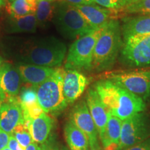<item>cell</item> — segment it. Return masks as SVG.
Here are the masks:
<instances>
[{
	"label": "cell",
	"mask_w": 150,
	"mask_h": 150,
	"mask_svg": "<svg viewBox=\"0 0 150 150\" xmlns=\"http://www.w3.org/2000/svg\"><path fill=\"white\" fill-rule=\"evenodd\" d=\"M93 88L109 113L122 121L145 110V103L140 97L109 79L97 81Z\"/></svg>",
	"instance_id": "obj_1"
},
{
	"label": "cell",
	"mask_w": 150,
	"mask_h": 150,
	"mask_svg": "<svg viewBox=\"0 0 150 150\" xmlns=\"http://www.w3.org/2000/svg\"><path fill=\"white\" fill-rule=\"evenodd\" d=\"M123 44L121 26L117 19L110 20L102 29L93 52L92 70L106 72L114 66Z\"/></svg>",
	"instance_id": "obj_2"
},
{
	"label": "cell",
	"mask_w": 150,
	"mask_h": 150,
	"mask_svg": "<svg viewBox=\"0 0 150 150\" xmlns=\"http://www.w3.org/2000/svg\"><path fill=\"white\" fill-rule=\"evenodd\" d=\"M67 53L66 45L53 36L35 39L22 48L20 53L22 63L52 68L59 67Z\"/></svg>",
	"instance_id": "obj_3"
},
{
	"label": "cell",
	"mask_w": 150,
	"mask_h": 150,
	"mask_svg": "<svg viewBox=\"0 0 150 150\" xmlns=\"http://www.w3.org/2000/svg\"><path fill=\"white\" fill-rule=\"evenodd\" d=\"M64 69L56 67L51 76L36 88L39 105L47 114L57 115L67 106L63 95Z\"/></svg>",
	"instance_id": "obj_4"
},
{
	"label": "cell",
	"mask_w": 150,
	"mask_h": 150,
	"mask_svg": "<svg viewBox=\"0 0 150 150\" xmlns=\"http://www.w3.org/2000/svg\"><path fill=\"white\" fill-rule=\"evenodd\" d=\"M53 20L60 34L68 40H76L95 30L74 6L63 1L56 4Z\"/></svg>",
	"instance_id": "obj_5"
},
{
	"label": "cell",
	"mask_w": 150,
	"mask_h": 150,
	"mask_svg": "<svg viewBox=\"0 0 150 150\" xmlns=\"http://www.w3.org/2000/svg\"><path fill=\"white\" fill-rule=\"evenodd\" d=\"M102 31L93 30L74 40L67 52L65 70H92L94 49Z\"/></svg>",
	"instance_id": "obj_6"
},
{
	"label": "cell",
	"mask_w": 150,
	"mask_h": 150,
	"mask_svg": "<svg viewBox=\"0 0 150 150\" xmlns=\"http://www.w3.org/2000/svg\"><path fill=\"white\" fill-rule=\"evenodd\" d=\"M120 61L128 67L150 66V35L123 39Z\"/></svg>",
	"instance_id": "obj_7"
},
{
	"label": "cell",
	"mask_w": 150,
	"mask_h": 150,
	"mask_svg": "<svg viewBox=\"0 0 150 150\" xmlns=\"http://www.w3.org/2000/svg\"><path fill=\"white\" fill-rule=\"evenodd\" d=\"M103 79L125 88L144 102L150 99V70L110 72L104 74Z\"/></svg>",
	"instance_id": "obj_8"
},
{
	"label": "cell",
	"mask_w": 150,
	"mask_h": 150,
	"mask_svg": "<svg viewBox=\"0 0 150 150\" xmlns=\"http://www.w3.org/2000/svg\"><path fill=\"white\" fill-rule=\"evenodd\" d=\"M149 138V117L144 111L138 112L122 121L120 143L118 150H125Z\"/></svg>",
	"instance_id": "obj_9"
},
{
	"label": "cell",
	"mask_w": 150,
	"mask_h": 150,
	"mask_svg": "<svg viewBox=\"0 0 150 150\" xmlns=\"http://www.w3.org/2000/svg\"><path fill=\"white\" fill-rule=\"evenodd\" d=\"M22 79L16 67L4 62L0 68V98L4 103L18 102Z\"/></svg>",
	"instance_id": "obj_10"
},
{
	"label": "cell",
	"mask_w": 150,
	"mask_h": 150,
	"mask_svg": "<svg viewBox=\"0 0 150 150\" xmlns=\"http://www.w3.org/2000/svg\"><path fill=\"white\" fill-rule=\"evenodd\" d=\"M89 139L90 147L99 145L98 131L85 100H81L74 105L70 112V120Z\"/></svg>",
	"instance_id": "obj_11"
},
{
	"label": "cell",
	"mask_w": 150,
	"mask_h": 150,
	"mask_svg": "<svg viewBox=\"0 0 150 150\" xmlns=\"http://www.w3.org/2000/svg\"><path fill=\"white\" fill-rule=\"evenodd\" d=\"M74 6L95 30L103 29L110 20L117 19V16H119L118 11L104 8L96 4Z\"/></svg>",
	"instance_id": "obj_12"
},
{
	"label": "cell",
	"mask_w": 150,
	"mask_h": 150,
	"mask_svg": "<svg viewBox=\"0 0 150 150\" xmlns=\"http://www.w3.org/2000/svg\"><path fill=\"white\" fill-rule=\"evenodd\" d=\"M89 80L79 71L64 70L63 95L67 104H73L83 93Z\"/></svg>",
	"instance_id": "obj_13"
},
{
	"label": "cell",
	"mask_w": 150,
	"mask_h": 150,
	"mask_svg": "<svg viewBox=\"0 0 150 150\" xmlns=\"http://www.w3.org/2000/svg\"><path fill=\"white\" fill-rule=\"evenodd\" d=\"M86 102L96 125L99 137L101 139L104 136L107 125L109 112L93 88L88 90L86 95Z\"/></svg>",
	"instance_id": "obj_14"
},
{
	"label": "cell",
	"mask_w": 150,
	"mask_h": 150,
	"mask_svg": "<svg viewBox=\"0 0 150 150\" xmlns=\"http://www.w3.org/2000/svg\"><path fill=\"white\" fill-rule=\"evenodd\" d=\"M18 102L23 110L24 123L28 127L31 120L44 112L38 102L36 88L33 86L24 87L20 90Z\"/></svg>",
	"instance_id": "obj_15"
},
{
	"label": "cell",
	"mask_w": 150,
	"mask_h": 150,
	"mask_svg": "<svg viewBox=\"0 0 150 150\" xmlns=\"http://www.w3.org/2000/svg\"><path fill=\"white\" fill-rule=\"evenodd\" d=\"M16 67L22 81L36 88L52 76L56 69L24 63H19Z\"/></svg>",
	"instance_id": "obj_16"
},
{
	"label": "cell",
	"mask_w": 150,
	"mask_h": 150,
	"mask_svg": "<svg viewBox=\"0 0 150 150\" xmlns=\"http://www.w3.org/2000/svg\"><path fill=\"white\" fill-rule=\"evenodd\" d=\"M24 122L23 110L18 102L4 103L0 108V129L11 135L18 125Z\"/></svg>",
	"instance_id": "obj_17"
},
{
	"label": "cell",
	"mask_w": 150,
	"mask_h": 150,
	"mask_svg": "<svg viewBox=\"0 0 150 150\" xmlns=\"http://www.w3.org/2000/svg\"><path fill=\"white\" fill-rule=\"evenodd\" d=\"M122 38L150 35V15H139L122 19Z\"/></svg>",
	"instance_id": "obj_18"
},
{
	"label": "cell",
	"mask_w": 150,
	"mask_h": 150,
	"mask_svg": "<svg viewBox=\"0 0 150 150\" xmlns=\"http://www.w3.org/2000/svg\"><path fill=\"white\" fill-rule=\"evenodd\" d=\"M54 120L45 112L31 121L29 129L33 140L37 144L45 143L53 128Z\"/></svg>",
	"instance_id": "obj_19"
},
{
	"label": "cell",
	"mask_w": 150,
	"mask_h": 150,
	"mask_svg": "<svg viewBox=\"0 0 150 150\" xmlns=\"http://www.w3.org/2000/svg\"><path fill=\"white\" fill-rule=\"evenodd\" d=\"M122 121L111 115H108V122L104 136L101 138L103 149L118 150L121 138V128Z\"/></svg>",
	"instance_id": "obj_20"
},
{
	"label": "cell",
	"mask_w": 150,
	"mask_h": 150,
	"mask_svg": "<svg viewBox=\"0 0 150 150\" xmlns=\"http://www.w3.org/2000/svg\"><path fill=\"white\" fill-rule=\"evenodd\" d=\"M64 135L70 150L89 149L90 144L88 136L71 120L65 124Z\"/></svg>",
	"instance_id": "obj_21"
},
{
	"label": "cell",
	"mask_w": 150,
	"mask_h": 150,
	"mask_svg": "<svg viewBox=\"0 0 150 150\" xmlns=\"http://www.w3.org/2000/svg\"><path fill=\"white\" fill-rule=\"evenodd\" d=\"M38 22L35 14L22 17H10L6 21L5 30L8 33H34Z\"/></svg>",
	"instance_id": "obj_22"
},
{
	"label": "cell",
	"mask_w": 150,
	"mask_h": 150,
	"mask_svg": "<svg viewBox=\"0 0 150 150\" xmlns=\"http://www.w3.org/2000/svg\"><path fill=\"white\" fill-rule=\"evenodd\" d=\"M40 0H14L6 6L7 12L11 17H22L35 14L38 3Z\"/></svg>",
	"instance_id": "obj_23"
},
{
	"label": "cell",
	"mask_w": 150,
	"mask_h": 150,
	"mask_svg": "<svg viewBox=\"0 0 150 150\" xmlns=\"http://www.w3.org/2000/svg\"><path fill=\"white\" fill-rule=\"evenodd\" d=\"M56 4L53 0H40L35 15L38 26H45L54 18Z\"/></svg>",
	"instance_id": "obj_24"
},
{
	"label": "cell",
	"mask_w": 150,
	"mask_h": 150,
	"mask_svg": "<svg viewBox=\"0 0 150 150\" xmlns=\"http://www.w3.org/2000/svg\"><path fill=\"white\" fill-rule=\"evenodd\" d=\"M11 135L16 138L19 144L24 149H26L28 146H29L33 142H34L31 137L29 127L24 122L18 125L14 129Z\"/></svg>",
	"instance_id": "obj_25"
},
{
	"label": "cell",
	"mask_w": 150,
	"mask_h": 150,
	"mask_svg": "<svg viewBox=\"0 0 150 150\" xmlns=\"http://www.w3.org/2000/svg\"><path fill=\"white\" fill-rule=\"evenodd\" d=\"M150 15V0H140L123 7L119 12L120 14Z\"/></svg>",
	"instance_id": "obj_26"
},
{
	"label": "cell",
	"mask_w": 150,
	"mask_h": 150,
	"mask_svg": "<svg viewBox=\"0 0 150 150\" xmlns=\"http://www.w3.org/2000/svg\"><path fill=\"white\" fill-rule=\"evenodd\" d=\"M94 2L104 8L118 12H120L123 8L121 0H94Z\"/></svg>",
	"instance_id": "obj_27"
},
{
	"label": "cell",
	"mask_w": 150,
	"mask_h": 150,
	"mask_svg": "<svg viewBox=\"0 0 150 150\" xmlns=\"http://www.w3.org/2000/svg\"><path fill=\"white\" fill-rule=\"evenodd\" d=\"M125 150H150V138Z\"/></svg>",
	"instance_id": "obj_28"
},
{
	"label": "cell",
	"mask_w": 150,
	"mask_h": 150,
	"mask_svg": "<svg viewBox=\"0 0 150 150\" xmlns=\"http://www.w3.org/2000/svg\"><path fill=\"white\" fill-rule=\"evenodd\" d=\"M10 135L0 129V150H4L8 147Z\"/></svg>",
	"instance_id": "obj_29"
},
{
	"label": "cell",
	"mask_w": 150,
	"mask_h": 150,
	"mask_svg": "<svg viewBox=\"0 0 150 150\" xmlns=\"http://www.w3.org/2000/svg\"><path fill=\"white\" fill-rule=\"evenodd\" d=\"M8 148L10 150H25L19 144V142L17 141V140L12 135H10Z\"/></svg>",
	"instance_id": "obj_30"
},
{
	"label": "cell",
	"mask_w": 150,
	"mask_h": 150,
	"mask_svg": "<svg viewBox=\"0 0 150 150\" xmlns=\"http://www.w3.org/2000/svg\"><path fill=\"white\" fill-rule=\"evenodd\" d=\"M63 1L72 6L88 5L95 4L94 0H63Z\"/></svg>",
	"instance_id": "obj_31"
},
{
	"label": "cell",
	"mask_w": 150,
	"mask_h": 150,
	"mask_svg": "<svg viewBox=\"0 0 150 150\" xmlns=\"http://www.w3.org/2000/svg\"><path fill=\"white\" fill-rule=\"evenodd\" d=\"M40 147L42 150H61L57 145L52 142L47 141L45 143L40 145Z\"/></svg>",
	"instance_id": "obj_32"
},
{
	"label": "cell",
	"mask_w": 150,
	"mask_h": 150,
	"mask_svg": "<svg viewBox=\"0 0 150 150\" xmlns=\"http://www.w3.org/2000/svg\"><path fill=\"white\" fill-rule=\"evenodd\" d=\"M38 147H39V145H38V144L36 143V142H33L31 145H30L29 146H28V147L26 148L25 150H38Z\"/></svg>",
	"instance_id": "obj_33"
},
{
	"label": "cell",
	"mask_w": 150,
	"mask_h": 150,
	"mask_svg": "<svg viewBox=\"0 0 150 150\" xmlns=\"http://www.w3.org/2000/svg\"><path fill=\"white\" fill-rule=\"evenodd\" d=\"M88 150H102V149H101L100 145H97V146H94V147H89Z\"/></svg>",
	"instance_id": "obj_34"
},
{
	"label": "cell",
	"mask_w": 150,
	"mask_h": 150,
	"mask_svg": "<svg viewBox=\"0 0 150 150\" xmlns=\"http://www.w3.org/2000/svg\"><path fill=\"white\" fill-rule=\"evenodd\" d=\"M122 2V4H123V7H125V6L128 5L129 3H130V1L131 0H121Z\"/></svg>",
	"instance_id": "obj_35"
},
{
	"label": "cell",
	"mask_w": 150,
	"mask_h": 150,
	"mask_svg": "<svg viewBox=\"0 0 150 150\" xmlns=\"http://www.w3.org/2000/svg\"><path fill=\"white\" fill-rule=\"evenodd\" d=\"M5 4V1L4 0H0V7L3 6Z\"/></svg>",
	"instance_id": "obj_36"
},
{
	"label": "cell",
	"mask_w": 150,
	"mask_h": 150,
	"mask_svg": "<svg viewBox=\"0 0 150 150\" xmlns=\"http://www.w3.org/2000/svg\"><path fill=\"white\" fill-rule=\"evenodd\" d=\"M140 1V0H131V1H130V3H129V4H131V3L136 2V1Z\"/></svg>",
	"instance_id": "obj_37"
},
{
	"label": "cell",
	"mask_w": 150,
	"mask_h": 150,
	"mask_svg": "<svg viewBox=\"0 0 150 150\" xmlns=\"http://www.w3.org/2000/svg\"><path fill=\"white\" fill-rule=\"evenodd\" d=\"M2 63H3L2 59H1V57L0 56V68H1V65H2Z\"/></svg>",
	"instance_id": "obj_38"
},
{
	"label": "cell",
	"mask_w": 150,
	"mask_h": 150,
	"mask_svg": "<svg viewBox=\"0 0 150 150\" xmlns=\"http://www.w3.org/2000/svg\"><path fill=\"white\" fill-rule=\"evenodd\" d=\"M4 104V102L2 100H1V99L0 98V108H1V106H2V104Z\"/></svg>",
	"instance_id": "obj_39"
},
{
	"label": "cell",
	"mask_w": 150,
	"mask_h": 150,
	"mask_svg": "<svg viewBox=\"0 0 150 150\" xmlns=\"http://www.w3.org/2000/svg\"><path fill=\"white\" fill-rule=\"evenodd\" d=\"M61 150H69V149H67V148H65V147H63V148H62Z\"/></svg>",
	"instance_id": "obj_40"
},
{
	"label": "cell",
	"mask_w": 150,
	"mask_h": 150,
	"mask_svg": "<svg viewBox=\"0 0 150 150\" xmlns=\"http://www.w3.org/2000/svg\"><path fill=\"white\" fill-rule=\"evenodd\" d=\"M38 150H42V149H41V147H40V146H39L38 149Z\"/></svg>",
	"instance_id": "obj_41"
},
{
	"label": "cell",
	"mask_w": 150,
	"mask_h": 150,
	"mask_svg": "<svg viewBox=\"0 0 150 150\" xmlns=\"http://www.w3.org/2000/svg\"><path fill=\"white\" fill-rule=\"evenodd\" d=\"M4 150H10V149H8V147H7L6 148H5V149H4Z\"/></svg>",
	"instance_id": "obj_42"
},
{
	"label": "cell",
	"mask_w": 150,
	"mask_h": 150,
	"mask_svg": "<svg viewBox=\"0 0 150 150\" xmlns=\"http://www.w3.org/2000/svg\"><path fill=\"white\" fill-rule=\"evenodd\" d=\"M9 1H13L14 0H9Z\"/></svg>",
	"instance_id": "obj_43"
},
{
	"label": "cell",
	"mask_w": 150,
	"mask_h": 150,
	"mask_svg": "<svg viewBox=\"0 0 150 150\" xmlns=\"http://www.w3.org/2000/svg\"><path fill=\"white\" fill-rule=\"evenodd\" d=\"M53 1H55V0H53Z\"/></svg>",
	"instance_id": "obj_44"
}]
</instances>
